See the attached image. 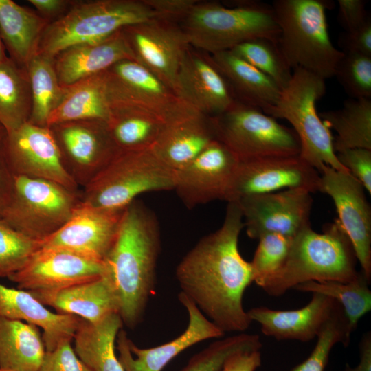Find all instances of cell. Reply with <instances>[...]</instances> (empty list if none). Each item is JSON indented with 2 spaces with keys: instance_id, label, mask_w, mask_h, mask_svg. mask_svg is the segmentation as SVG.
<instances>
[{
  "instance_id": "34",
  "label": "cell",
  "mask_w": 371,
  "mask_h": 371,
  "mask_svg": "<svg viewBox=\"0 0 371 371\" xmlns=\"http://www.w3.org/2000/svg\"><path fill=\"white\" fill-rule=\"evenodd\" d=\"M119 150L151 148L166 125L157 117L128 106H114L106 122Z\"/></svg>"
},
{
  "instance_id": "51",
  "label": "cell",
  "mask_w": 371,
  "mask_h": 371,
  "mask_svg": "<svg viewBox=\"0 0 371 371\" xmlns=\"http://www.w3.org/2000/svg\"><path fill=\"white\" fill-rule=\"evenodd\" d=\"M39 14L50 22L63 16L73 1L69 0H29Z\"/></svg>"
},
{
  "instance_id": "46",
  "label": "cell",
  "mask_w": 371,
  "mask_h": 371,
  "mask_svg": "<svg viewBox=\"0 0 371 371\" xmlns=\"http://www.w3.org/2000/svg\"><path fill=\"white\" fill-rule=\"evenodd\" d=\"M338 43L343 52L371 56V19L352 31L341 34Z\"/></svg>"
},
{
  "instance_id": "38",
  "label": "cell",
  "mask_w": 371,
  "mask_h": 371,
  "mask_svg": "<svg viewBox=\"0 0 371 371\" xmlns=\"http://www.w3.org/2000/svg\"><path fill=\"white\" fill-rule=\"evenodd\" d=\"M233 53L270 77L282 89L292 76L278 43L265 38H257L242 43L232 50Z\"/></svg>"
},
{
  "instance_id": "13",
  "label": "cell",
  "mask_w": 371,
  "mask_h": 371,
  "mask_svg": "<svg viewBox=\"0 0 371 371\" xmlns=\"http://www.w3.org/2000/svg\"><path fill=\"white\" fill-rule=\"evenodd\" d=\"M319 172L300 155L238 161L225 201L291 188L314 193L319 191Z\"/></svg>"
},
{
  "instance_id": "4",
  "label": "cell",
  "mask_w": 371,
  "mask_h": 371,
  "mask_svg": "<svg viewBox=\"0 0 371 371\" xmlns=\"http://www.w3.org/2000/svg\"><path fill=\"white\" fill-rule=\"evenodd\" d=\"M223 5L198 1L179 23L190 47L208 54L257 38L278 43L280 30L271 5L258 1Z\"/></svg>"
},
{
  "instance_id": "48",
  "label": "cell",
  "mask_w": 371,
  "mask_h": 371,
  "mask_svg": "<svg viewBox=\"0 0 371 371\" xmlns=\"http://www.w3.org/2000/svg\"><path fill=\"white\" fill-rule=\"evenodd\" d=\"M162 20L180 23L198 0H144Z\"/></svg>"
},
{
  "instance_id": "19",
  "label": "cell",
  "mask_w": 371,
  "mask_h": 371,
  "mask_svg": "<svg viewBox=\"0 0 371 371\" xmlns=\"http://www.w3.org/2000/svg\"><path fill=\"white\" fill-rule=\"evenodd\" d=\"M178 298L187 310L188 324L175 339L150 348L137 346L122 328L116 337L118 359L124 371H161L172 359L193 345L221 338L225 333L208 319L196 306L180 293Z\"/></svg>"
},
{
  "instance_id": "45",
  "label": "cell",
  "mask_w": 371,
  "mask_h": 371,
  "mask_svg": "<svg viewBox=\"0 0 371 371\" xmlns=\"http://www.w3.org/2000/svg\"><path fill=\"white\" fill-rule=\"evenodd\" d=\"M38 371H92L76 354L71 341L46 351Z\"/></svg>"
},
{
  "instance_id": "29",
  "label": "cell",
  "mask_w": 371,
  "mask_h": 371,
  "mask_svg": "<svg viewBox=\"0 0 371 371\" xmlns=\"http://www.w3.org/2000/svg\"><path fill=\"white\" fill-rule=\"evenodd\" d=\"M49 21L12 0H0V35L5 50L26 68L36 54L41 37Z\"/></svg>"
},
{
  "instance_id": "15",
  "label": "cell",
  "mask_w": 371,
  "mask_h": 371,
  "mask_svg": "<svg viewBox=\"0 0 371 371\" xmlns=\"http://www.w3.org/2000/svg\"><path fill=\"white\" fill-rule=\"evenodd\" d=\"M312 193L300 188L246 196L236 203L247 235L254 239L268 234L293 238L310 224Z\"/></svg>"
},
{
  "instance_id": "35",
  "label": "cell",
  "mask_w": 371,
  "mask_h": 371,
  "mask_svg": "<svg viewBox=\"0 0 371 371\" xmlns=\"http://www.w3.org/2000/svg\"><path fill=\"white\" fill-rule=\"evenodd\" d=\"M32 109L26 68L10 58L0 62V124L10 133L27 122Z\"/></svg>"
},
{
  "instance_id": "18",
  "label": "cell",
  "mask_w": 371,
  "mask_h": 371,
  "mask_svg": "<svg viewBox=\"0 0 371 371\" xmlns=\"http://www.w3.org/2000/svg\"><path fill=\"white\" fill-rule=\"evenodd\" d=\"M6 155L14 175L41 179L78 191L66 170L55 138L49 127L26 122L8 133Z\"/></svg>"
},
{
  "instance_id": "52",
  "label": "cell",
  "mask_w": 371,
  "mask_h": 371,
  "mask_svg": "<svg viewBox=\"0 0 371 371\" xmlns=\"http://www.w3.org/2000/svg\"><path fill=\"white\" fill-rule=\"evenodd\" d=\"M359 364L355 367L346 365L344 371H371V333L370 331L365 333L359 344Z\"/></svg>"
},
{
  "instance_id": "22",
  "label": "cell",
  "mask_w": 371,
  "mask_h": 371,
  "mask_svg": "<svg viewBox=\"0 0 371 371\" xmlns=\"http://www.w3.org/2000/svg\"><path fill=\"white\" fill-rule=\"evenodd\" d=\"M175 93L198 112L213 117L236 101L223 75L208 54L188 48L181 60Z\"/></svg>"
},
{
  "instance_id": "7",
  "label": "cell",
  "mask_w": 371,
  "mask_h": 371,
  "mask_svg": "<svg viewBox=\"0 0 371 371\" xmlns=\"http://www.w3.org/2000/svg\"><path fill=\"white\" fill-rule=\"evenodd\" d=\"M325 92V79L296 67L276 104L262 111L291 124L300 142V157L319 174L325 165L348 172L338 161L330 131L317 112L316 103Z\"/></svg>"
},
{
  "instance_id": "14",
  "label": "cell",
  "mask_w": 371,
  "mask_h": 371,
  "mask_svg": "<svg viewBox=\"0 0 371 371\" xmlns=\"http://www.w3.org/2000/svg\"><path fill=\"white\" fill-rule=\"evenodd\" d=\"M106 273L104 260L64 248L41 247L8 279L17 284V289L48 293L98 278Z\"/></svg>"
},
{
  "instance_id": "44",
  "label": "cell",
  "mask_w": 371,
  "mask_h": 371,
  "mask_svg": "<svg viewBox=\"0 0 371 371\" xmlns=\"http://www.w3.org/2000/svg\"><path fill=\"white\" fill-rule=\"evenodd\" d=\"M339 163L371 194V150L350 148L336 153Z\"/></svg>"
},
{
  "instance_id": "17",
  "label": "cell",
  "mask_w": 371,
  "mask_h": 371,
  "mask_svg": "<svg viewBox=\"0 0 371 371\" xmlns=\"http://www.w3.org/2000/svg\"><path fill=\"white\" fill-rule=\"evenodd\" d=\"M365 190L348 172L325 165L320 172L319 192L332 198L361 271L371 280V209Z\"/></svg>"
},
{
  "instance_id": "53",
  "label": "cell",
  "mask_w": 371,
  "mask_h": 371,
  "mask_svg": "<svg viewBox=\"0 0 371 371\" xmlns=\"http://www.w3.org/2000/svg\"><path fill=\"white\" fill-rule=\"evenodd\" d=\"M8 56L5 53V49L0 35V62L5 60Z\"/></svg>"
},
{
  "instance_id": "36",
  "label": "cell",
  "mask_w": 371,
  "mask_h": 371,
  "mask_svg": "<svg viewBox=\"0 0 371 371\" xmlns=\"http://www.w3.org/2000/svg\"><path fill=\"white\" fill-rule=\"evenodd\" d=\"M26 69L32 97L28 122L47 127L49 117L62 100L66 87H61L58 82L53 59L36 54L28 63Z\"/></svg>"
},
{
  "instance_id": "47",
  "label": "cell",
  "mask_w": 371,
  "mask_h": 371,
  "mask_svg": "<svg viewBox=\"0 0 371 371\" xmlns=\"http://www.w3.org/2000/svg\"><path fill=\"white\" fill-rule=\"evenodd\" d=\"M364 0H338V21L345 32L352 31L361 26L370 16Z\"/></svg>"
},
{
  "instance_id": "40",
  "label": "cell",
  "mask_w": 371,
  "mask_h": 371,
  "mask_svg": "<svg viewBox=\"0 0 371 371\" xmlns=\"http://www.w3.org/2000/svg\"><path fill=\"white\" fill-rule=\"evenodd\" d=\"M351 335L347 318L337 302L331 315L318 333L316 344L311 355L291 371H324L333 347L338 343L347 347Z\"/></svg>"
},
{
  "instance_id": "49",
  "label": "cell",
  "mask_w": 371,
  "mask_h": 371,
  "mask_svg": "<svg viewBox=\"0 0 371 371\" xmlns=\"http://www.w3.org/2000/svg\"><path fill=\"white\" fill-rule=\"evenodd\" d=\"M7 135V131L0 124V217L10 201L14 183L6 155Z\"/></svg>"
},
{
  "instance_id": "9",
  "label": "cell",
  "mask_w": 371,
  "mask_h": 371,
  "mask_svg": "<svg viewBox=\"0 0 371 371\" xmlns=\"http://www.w3.org/2000/svg\"><path fill=\"white\" fill-rule=\"evenodd\" d=\"M210 117L216 139L239 161L300 153L295 131L258 107L236 100L227 111Z\"/></svg>"
},
{
  "instance_id": "16",
  "label": "cell",
  "mask_w": 371,
  "mask_h": 371,
  "mask_svg": "<svg viewBox=\"0 0 371 371\" xmlns=\"http://www.w3.org/2000/svg\"><path fill=\"white\" fill-rule=\"evenodd\" d=\"M122 32L135 60L175 93L179 67L190 47L180 24L154 19L127 26Z\"/></svg>"
},
{
  "instance_id": "39",
  "label": "cell",
  "mask_w": 371,
  "mask_h": 371,
  "mask_svg": "<svg viewBox=\"0 0 371 371\" xmlns=\"http://www.w3.org/2000/svg\"><path fill=\"white\" fill-rule=\"evenodd\" d=\"M260 336L240 333L218 339L193 355L179 371H221L227 359L243 350H257L262 348Z\"/></svg>"
},
{
  "instance_id": "3",
  "label": "cell",
  "mask_w": 371,
  "mask_h": 371,
  "mask_svg": "<svg viewBox=\"0 0 371 371\" xmlns=\"http://www.w3.org/2000/svg\"><path fill=\"white\" fill-rule=\"evenodd\" d=\"M352 245L337 218L324 225L322 233L307 225L291 240L281 267L260 287L279 297L308 281L349 282L357 276Z\"/></svg>"
},
{
  "instance_id": "10",
  "label": "cell",
  "mask_w": 371,
  "mask_h": 371,
  "mask_svg": "<svg viewBox=\"0 0 371 371\" xmlns=\"http://www.w3.org/2000/svg\"><path fill=\"white\" fill-rule=\"evenodd\" d=\"M80 192L55 182L14 176L10 201L1 218L25 236L42 242L70 218Z\"/></svg>"
},
{
  "instance_id": "31",
  "label": "cell",
  "mask_w": 371,
  "mask_h": 371,
  "mask_svg": "<svg viewBox=\"0 0 371 371\" xmlns=\"http://www.w3.org/2000/svg\"><path fill=\"white\" fill-rule=\"evenodd\" d=\"M111 115L104 71L66 87L65 93L47 121V127L71 121L107 122Z\"/></svg>"
},
{
  "instance_id": "20",
  "label": "cell",
  "mask_w": 371,
  "mask_h": 371,
  "mask_svg": "<svg viewBox=\"0 0 371 371\" xmlns=\"http://www.w3.org/2000/svg\"><path fill=\"white\" fill-rule=\"evenodd\" d=\"M238 164L229 148L216 139L176 172L174 190L188 208L215 200L225 201Z\"/></svg>"
},
{
  "instance_id": "11",
  "label": "cell",
  "mask_w": 371,
  "mask_h": 371,
  "mask_svg": "<svg viewBox=\"0 0 371 371\" xmlns=\"http://www.w3.org/2000/svg\"><path fill=\"white\" fill-rule=\"evenodd\" d=\"M111 109L128 106L170 124L198 112L135 60H123L104 71Z\"/></svg>"
},
{
  "instance_id": "24",
  "label": "cell",
  "mask_w": 371,
  "mask_h": 371,
  "mask_svg": "<svg viewBox=\"0 0 371 371\" xmlns=\"http://www.w3.org/2000/svg\"><path fill=\"white\" fill-rule=\"evenodd\" d=\"M312 294L308 304L298 309L282 311L259 306L247 313L251 322L260 324L266 336L277 340L309 341L317 337L337 304L330 297Z\"/></svg>"
},
{
  "instance_id": "23",
  "label": "cell",
  "mask_w": 371,
  "mask_h": 371,
  "mask_svg": "<svg viewBox=\"0 0 371 371\" xmlns=\"http://www.w3.org/2000/svg\"><path fill=\"white\" fill-rule=\"evenodd\" d=\"M123 60H135V57L120 30L100 41L66 48L54 57L53 63L60 85L67 87Z\"/></svg>"
},
{
  "instance_id": "12",
  "label": "cell",
  "mask_w": 371,
  "mask_h": 371,
  "mask_svg": "<svg viewBox=\"0 0 371 371\" xmlns=\"http://www.w3.org/2000/svg\"><path fill=\"white\" fill-rule=\"evenodd\" d=\"M58 146L64 166L82 188L91 181L120 151L106 122L84 120L49 127Z\"/></svg>"
},
{
  "instance_id": "6",
  "label": "cell",
  "mask_w": 371,
  "mask_h": 371,
  "mask_svg": "<svg viewBox=\"0 0 371 371\" xmlns=\"http://www.w3.org/2000/svg\"><path fill=\"white\" fill-rule=\"evenodd\" d=\"M161 19L144 0L73 1L69 10L50 22L36 54L50 59L71 46L104 40L123 28Z\"/></svg>"
},
{
  "instance_id": "43",
  "label": "cell",
  "mask_w": 371,
  "mask_h": 371,
  "mask_svg": "<svg viewBox=\"0 0 371 371\" xmlns=\"http://www.w3.org/2000/svg\"><path fill=\"white\" fill-rule=\"evenodd\" d=\"M258 245L250 262L254 282L260 286L282 265L291 243V238L277 234L260 236Z\"/></svg>"
},
{
  "instance_id": "26",
  "label": "cell",
  "mask_w": 371,
  "mask_h": 371,
  "mask_svg": "<svg viewBox=\"0 0 371 371\" xmlns=\"http://www.w3.org/2000/svg\"><path fill=\"white\" fill-rule=\"evenodd\" d=\"M31 293L56 313L76 315L91 323L100 322L113 313L119 314L117 295L106 273L58 291Z\"/></svg>"
},
{
  "instance_id": "8",
  "label": "cell",
  "mask_w": 371,
  "mask_h": 371,
  "mask_svg": "<svg viewBox=\"0 0 371 371\" xmlns=\"http://www.w3.org/2000/svg\"><path fill=\"white\" fill-rule=\"evenodd\" d=\"M176 172L151 148L120 150L80 192V202L110 210H124L141 194L174 190Z\"/></svg>"
},
{
  "instance_id": "54",
  "label": "cell",
  "mask_w": 371,
  "mask_h": 371,
  "mask_svg": "<svg viewBox=\"0 0 371 371\" xmlns=\"http://www.w3.org/2000/svg\"><path fill=\"white\" fill-rule=\"evenodd\" d=\"M0 371H14V370H5V369L0 368Z\"/></svg>"
},
{
  "instance_id": "50",
  "label": "cell",
  "mask_w": 371,
  "mask_h": 371,
  "mask_svg": "<svg viewBox=\"0 0 371 371\" xmlns=\"http://www.w3.org/2000/svg\"><path fill=\"white\" fill-rule=\"evenodd\" d=\"M261 366V353L257 350L238 352L225 361L221 371H256Z\"/></svg>"
},
{
  "instance_id": "33",
  "label": "cell",
  "mask_w": 371,
  "mask_h": 371,
  "mask_svg": "<svg viewBox=\"0 0 371 371\" xmlns=\"http://www.w3.org/2000/svg\"><path fill=\"white\" fill-rule=\"evenodd\" d=\"M319 117L337 133L333 148L337 153L350 148L371 150V100L350 98L341 109L324 111Z\"/></svg>"
},
{
  "instance_id": "1",
  "label": "cell",
  "mask_w": 371,
  "mask_h": 371,
  "mask_svg": "<svg viewBox=\"0 0 371 371\" xmlns=\"http://www.w3.org/2000/svg\"><path fill=\"white\" fill-rule=\"evenodd\" d=\"M243 228L238 205L228 203L221 227L202 238L175 270L180 293L224 333H243L251 323L243 304L254 282L251 264L238 250Z\"/></svg>"
},
{
  "instance_id": "25",
  "label": "cell",
  "mask_w": 371,
  "mask_h": 371,
  "mask_svg": "<svg viewBox=\"0 0 371 371\" xmlns=\"http://www.w3.org/2000/svg\"><path fill=\"white\" fill-rule=\"evenodd\" d=\"M0 317L25 321L43 329L46 351L71 341L81 322L73 315L53 313L31 293L0 284Z\"/></svg>"
},
{
  "instance_id": "21",
  "label": "cell",
  "mask_w": 371,
  "mask_h": 371,
  "mask_svg": "<svg viewBox=\"0 0 371 371\" xmlns=\"http://www.w3.org/2000/svg\"><path fill=\"white\" fill-rule=\"evenodd\" d=\"M124 210H110L80 202L67 222L41 242V247L64 248L104 260L118 231Z\"/></svg>"
},
{
  "instance_id": "28",
  "label": "cell",
  "mask_w": 371,
  "mask_h": 371,
  "mask_svg": "<svg viewBox=\"0 0 371 371\" xmlns=\"http://www.w3.org/2000/svg\"><path fill=\"white\" fill-rule=\"evenodd\" d=\"M236 101L262 111L278 101L281 89L268 76L232 51L210 54Z\"/></svg>"
},
{
  "instance_id": "5",
  "label": "cell",
  "mask_w": 371,
  "mask_h": 371,
  "mask_svg": "<svg viewBox=\"0 0 371 371\" xmlns=\"http://www.w3.org/2000/svg\"><path fill=\"white\" fill-rule=\"evenodd\" d=\"M326 0H275L271 4L280 34L278 45L293 70L300 67L324 79L334 76L344 52L331 42Z\"/></svg>"
},
{
  "instance_id": "37",
  "label": "cell",
  "mask_w": 371,
  "mask_h": 371,
  "mask_svg": "<svg viewBox=\"0 0 371 371\" xmlns=\"http://www.w3.org/2000/svg\"><path fill=\"white\" fill-rule=\"evenodd\" d=\"M369 280L361 271L349 282L308 281L295 286L301 292L319 293L330 297L342 307L352 333L360 319L371 310V291Z\"/></svg>"
},
{
  "instance_id": "30",
  "label": "cell",
  "mask_w": 371,
  "mask_h": 371,
  "mask_svg": "<svg viewBox=\"0 0 371 371\" xmlns=\"http://www.w3.org/2000/svg\"><path fill=\"white\" fill-rule=\"evenodd\" d=\"M122 326L118 313L96 323L82 319L73 337L76 354L92 371H124L115 352Z\"/></svg>"
},
{
  "instance_id": "41",
  "label": "cell",
  "mask_w": 371,
  "mask_h": 371,
  "mask_svg": "<svg viewBox=\"0 0 371 371\" xmlns=\"http://www.w3.org/2000/svg\"><path fill=\"white\" fill-rule=\"evenodd\" d=\"M41 248L34 240L9 225L0 217V278H9L21 269Z\"/></svg>"
},
{
  "instance_id": "2",
  "label": "cell",
  "mask_w": 371,
  "mask_h": 371,
  "mask_svg": "<svg viewBox=\"0 0 371 371\" xmlns=\"http://www.w3.org/2000/svg\"><path fill=\"white\" fill-rule=\"evenodd\" d=\"M160 248L155 215L135 200L125 209L114 243L104 259L118 300L119 315L130 328L141 323L155 293Z\"/></svg>"
},
{
  "instance_id": "32",
  "label": "cell",
  "mask_w": 371,
  "mask_h": 371,
  "mask_svg": "<svg viewBox=\"0 0 371 371\" xmlns=\"http://www.w3.org/2000/svg\"><path fill=\"white\" fill-rule=\"evenodd\" d=\"M45 352L38 327L0 317V368L38 371Z\"/></svg>"
},
{
  "instance_id": "42",
  "label": "cell",
  "mask_w": 371,
  "mask_h": 371,
  "mask_svg": "<svg viewBox=\"0 0 371 371\" xmlns=\"http://www.w3.org/2000/svg\"><path fill=\"white\" fill-rule=\"evenodd\" d=\"M350 98H371V56L345 53L334 74Z\"/></svg>"
},
{
  "instance_id": "27",
  "label": "cell",
  "mask_w": 371,
  "mask_h": 371,
  "mask_svg": "<svg viewBox=\"0 0 371 371\" xmlns=\"http://www.w3.org/2000/svg\"><path fill=\"white\" fill-rule=\"evenodd\" d=\"M216 139L211 117L197 113L166 124L151 149L166 166L177 172Z\"/></svg>"
}]
</instances>
